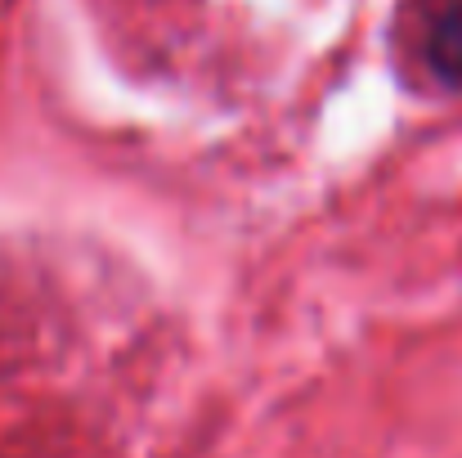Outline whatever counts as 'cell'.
<instances>
[{"label": "cell", "instance_id": "6da1fadb", "mask_svg": "<svg viewBox=\"0 0 462 458\" xmlns=\"http://www.w3.org/2000/svg\"><path fill=\"white\" fill-rule=\"evenodd\" d=\"M427 63L440 81L462 86V0L440 9V18L427 32Z\"/></svg>", "mask_w": 462, "mask_h": 458}]
</instances>
